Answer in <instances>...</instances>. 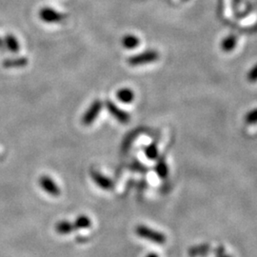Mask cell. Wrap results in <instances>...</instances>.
Masks as SVG:
<instances>
[{"label":"cell","mask_w":257,"mask_h":257,"mask_svg":"<svg viewBox=\"0 0 257 257\" xmlns=\"http://www.w3.org/2000/svg\"><path fill=\"white\" fill-rule=\"evenodd\" d=\"M159 59V54L156 50H148L143 53L133 55L128 59V65L137 67L156 62Z\"/></svg>","instance_id":"1"},{"label":"cell","mask_w":257,"mask_h":257,"mask_svg":"<svg viewBox=\"0 0 257 257\" xmlns=\"http://www.w3.org/2000/svg\"><path fill=\"white\" fill-rule=\"evenodd\" d=\"M136 232L138 236L149 240L151 242L156 243V244H165L166 241H167L166 236L163 233L154 230L149 227L143 226V225L138 226L136 228Z\"/></svg>","instance_id":"2"},{"label":"cell","mask_w":257,"mask_h":257,"mask_svg":"<svg viewBox=\"0 0 257 257\" xmlns=\"http://www.w3.org/2000/svg\"><path fill=\"white\" fill-rule=\"evenodd\" d=\"M103 103L101 100L96 99L92 102L91 106L88 108V110L85 111L82 116V124L85 126H91L92 123L98 117L99 113L102 110Z\"/></svg>","instance_id":"3"},{"label":"cell","mask_w":257,"mask_h":257,"mask_svg":"<svg viewBox=\"0 0 257 257\" xmlns=\"http://www.w3.org/2000/svg\"><path fill=\"white\" fill-rule=\"evenodd\" d=\"M105 106H106V109L111 114V116L117 120L121 124H127L131 119V116L128 112L121 110L119 107L116 106L111 100H106Z\"/></svg>","instance_id":"4"},{"label":"cell","mask_w":257,"mask_h":257,"mask_svg":"<svg viewBox=\"0 0 257 257\" xmlns=\"http://www.w3.org/2000/svg\"><path fill=\"white\" fill-rule=\"evenodd\" d=\"M39 19L46 23H58L61 22L65 19V17L64 15L60 14L55 10L45 7L40 10Z\"/></svg>","instance_id":"5"},{"label":"cell","mask_w":257,"mask_h":257,"mask_svg":"<svg viewBox=\"0 0 257 257\" xmlns=\"http://www.w3.org/2000/svg\"><path fill=\"white\" fill-rule=\"evenodd\" d=\"M39 186L52 196H59L61 193L57 184L48 175H42L39 178Z\"/></svg>","instance_id":"6"},{"label":"cell","mask_w":257,"mask_h":257,"mask_svg":"<svg viewBox=\"0 0 257 257\" xmlns=\"http://www.w3.org/2000/svg\"><path fill=\"white\" fill-rule=\"evenodd\" d=\"M91 177L95 184L103 190L108 191V190L113 189L114 187L113 181L106 175H102L101 173H99L98 171H95V170L91 171Z\"/></svg>","instance_id":"7"},{"label":"cell","mask_w":257,"mask_h":257,"mask_svg":"<svg viewBox=\"0 0 257 257\" xmlns=\"http://www.w3.org/2000/svg\"><path fill=\"white\" fill-rule=\"evenodd\" d=\"M3 41H4V46L6 47L11 53H13V54L19 53V50H20V44H19L18 38L14 35H12V34L6 35Z\"/></svg>","instance_id":"8"},{"label":"cell","mask_w":257,"mask_h":257,"mask_svg":"<svg viewBox=\"0 0 257 257\" xmlns=\"http://www.w3.org/2000/svg\"><path fill=\"white\" fill-rule=\"evenodd\" d=\"M237 45V38L234 35H230L222 39L220 43L221 50L225 53L232 52Z\"/></svg>","instance_id":"9"},{"label":"cell","mask_w":257,"mask_h":257,"mask_svg":"<svg viewBox=\"0 0 257 257\" xmlns=\"http://www.w3.org/2000/svg\"><path fill=\"white\" fill-rule=\"evenodd\" d=\"M28 64V58L26 57H16L9 58L3 61V67L6 69H14V68H22Z\"/></svg>","instance_id":"10"},{"label":"cell","mask_w":257,"mask_h":257,"mask_svg":"<svg viewBox=\"0 0 257 257\" xmlns=\"http://www.w3.org/2000/svg\"><path fill=\"white\" fill-rule=\"evenodd\" d=\"M116 97L122 103H132L135 100V92L128 88H122L116 92Z\"/></svg>","instance_id":"11"},{"label":"cell","mask_w":257,"mask_h":257,"mask_svg":"<svg viewBox=\"0 0 257 257\" xmlns=\"http://www.w3.org/2000/svg\"><path fill=\"white\" fill-rule=\"evenodd\" d=\"M121 44L127 50H133V49H136L140 44V39L135 35H127L122 37Z\"/></svg>","instance_id":"12"},{"label":"cell","mask_w":257,"mask_h":257,"mask_svg":"<svg viewBox=\"0 0 257 257\" xmlns=\"http://www.w3.org/2000/svg\"><path fill=\"white\" fill-rule=\"evenodd\" d=\"M211 250V246L208 244H203L199 246L192 247L189 249L188 253L191 257L205 256Z\"/></svg>","instance_id":"13"},{"label":"cell","mask_w":257,"mask_h":257,"mask_svg":"<svg viewBox=\"0 0 257 257\" xmlns=\"http://www.w3.org/2000/svg\"><path fill=\"white\" fill-rule=\"evenodd\" d=\"M74 228H75V226L69 221H59L55 225L56 232H58L59 234H68V233L72 232L74 230Z\"/></svg>","instance_id":"14"},{"label":"cell","mask_w":257,"mask_h":257,"mask_svg":"<svg viewBox=\"0 0 257 257\" xmlns=\"http://www.w3.org/2000/svg\"><path fill=\"white\" fill-rule=\"evenodd\" d=\"M155 170H156L157 175H158L161 179H165V178L168 177V175H169V168H168V165H167L164 158H161V159H159V160L157 161Z\"/></svg>","instance_id":"15"},{"label":"cell","mask_w":257,"mask_h":257,"mask_svg":"<svg viewBox=\"0 0 257 257\" xmlns=\"http://www.w3.org/2000/svg\"><path fill=\"white\" fill-rule=\"evenodd\" d=\"M92 225L91 219L86 215H80L75 220V228L77 229H89Z\"/></svg>","instance_id":"16"},{"label":"cell","mask_w":257,"mask_h":257,"mask_svg":"<svg viewBox=\"0 0 257 257\" xmlns=\"http://www.w3.org/2000/svg\"><path fill=\"white\" fill-rule=\"evenodd\" d=\"M244 121L247 125H249V126L257 125V108H254V109L248 111L245 114Z\"/></svg>","instance_id":"17"},{"label":"cell","mask_w":257,"mask_h":257,"mask_svg":"<svg viewBox=\"0 0 257 257\" xmlns=\"http://www.w3.org/2000/svg\"><path fill=\"white\" fill-rule=\"evenodd\" d=\"M145 155L149 159L151 160H156L159 155L158 148L156 144H150L147 147L145 148Z\"/></svg>","instance_id":"18"},{"label":"cell","mask_w":257,"mask_h":257,"mask_svg":"<svg viewBox=\"0 0 257 257\" xmlns=\"http://www.w3.org/2000/svg\"><path fill=\"white\" fill-rule=\"evenodd\" d=\"M247 79H248V82H257V63L248 71V74H247Z\"/></svg>","instance_id":"19"},{"label":"cell","mask_w":257,"mask_h":257,"mask_svg":"<svg viewBox=\"0 0 257 257\" xmlns=\"http://www.w3.org/2000/svg\"><path fill=\"white\" fill-rule=\"evenodd\" d=\"M3 48H4V41H3V39L0 38V50H2Z\"/></svg>","instance_id":"20"},{"label":"cell","mask_w":257,"mask_h":257,"mask_svg":"<svg viewBox=\"0 0 257 257\" xmlns=\"http://www.w3.org/2000/svg\"><path fill=\"white\" fill-rule=\"evenodd\" d=\"M147 257H158L156 254H155V253H151V254H149V255H147Z\"/></svg>","instance_id":"21"},{"label":"cell","mask_w":257,"mask_h":257,"mask_svg":"<svg viewBox=\"0 0 257 257\" xmlns=\"http://www.w3.org/2000/svg\"><path fill=\"white\" fill-rule=\"evenodd\" d=\"M220 257H232V256H230V255H222V256H220Z\"/></svg>","instance_id":"22"}]
</instances>
